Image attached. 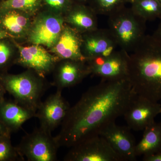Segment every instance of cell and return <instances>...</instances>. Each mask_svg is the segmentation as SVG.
I'll list each match as a JSON object with an SVG mask.
<instances>
[{
	"label": "cell",
	"mask_w": 161,
	"mask_h": 161,
	"mask_svg": "<svg viewBox=\"0 0 161 161\" xmlns=\"http://www.w3.org/2000/svg\"><path fill=\"white\" fill-rule=\"evenodd\" d=\"M128 79L103 80L84 92L70 108L54 136L59 147H70L95 136L124 113L135 98Z\"/></svg>",
	"instance_id": "6da1fadb"
},
{
	"label": "cell",
	"mask_w": 161,
	"mask_h": 161,
	"mask_svg": "<svg viewBox=\"0 0 161 161\" xmlns=\"http://www.w3.org/2000/svg\"><path fill=\"white\" fill-rule=\"evenodd\" d=\"M128 80L137 95L161 100V42L146 35L129 53Z\"/></svg>",
	"instance_id": "7a4b0ae2"
},
{
	"label": "cell",
	"mask_w": 161,
	"mask_h": 161,
	"mask_svg": "<svg viewBox=\"0 0 161 161\" xmlns=\"http://www.w3.org/2000/svg\"><path fill=\"white\" fill-rule=\"evenodd\" d=\"M0 80L6 92L14 97L15 101L36 114L47 88L44 78L27 69L19 75H4Z\"/></svg>",
	"instance_id": "3957f363"
},
{
	"label": "cell",
	"mask_w": 161,
	"mask_h": 161,
	"mask_svg": "<svg viewBox=\"0 0 161 161\" xmlns=\"http://www.w3.org/2000/svg\"><path fill=\"white\" fill-rule=\"evenodd\" d=\"M108 17V29L117 45L130 53L146 35L147 21L126 6Z\"/></svg>",
	"instance_id": "277c9868"
},
{
	"label": "cell",
	"mask_w": 161,
	"mask_h": 161,
	"mask_svg": "<svg viewBox=\"0 0 161 161\" xmlns=\"http://www.w3.org/2000/svg\"><path fill=\"white\" fill-rule=\"evenodd\" d=\"M51 133L40 127L27 133L17 147L19 153L29 161L58 160L60 147Z\"/></svg>",
	"instance_id": "5b68a950"
},
{
	"label": "cell",
	"mask_w": 161,
	"mask_h": 161,
	"mask_svg": "<svg viewBox=\"0 0 161 161\" xmlns=\"http://www.w3.org/2000/svg\"><path fill=\"white\" fill-rule=\"evenodd\" d=\"M65 24L63 16L40 9L34 17L27 40L50 50L58 42Z\"/></svg>",
	"instance_id": "8992f818"
},
{
	"label": "cell",
	"mask_w": 161,
	"mask_h": 161,
	"mask_svg": "<svg viewBox=\"0 0 161 161\" xmlns=\"http://www.w3.org/2000/svg\"><path fill=\"white\" fill-rule=\"evenodd\" d=\"M64 161H123L103 137L96 135L71 147Z\"/></svg>",
	"instance_id": "52a82bcc"
},
{
	"label": "cell",
	"mask_w": 161,
	"mask_h": 161,
	"mask_svg": "<svg viewBox=\"0 0 161 161\" xmlns=\"http://www.w3.org/2000/svg\"><path fill=\"white\" fill-rule=\"evenodd\" d=\"M129 54L120 49L86 60L91 74L103 80L128 79Z\"/></svg>",
	"instance_id": "ba28073f"
},
{
	"label": "cell",
	"mask_w": 161,
	"mask_h": 161,
	"mask_svg": "<svg viewBox=\"0 0 161 161\" xmlns=\"http://www.w3.org/2000/svg\"><path fill=\"white\" fill-rule=\"evenodd\" d=\"M14 43L18 51L16 62L43 78L53 72L56 64L60 60L41 45L23 46L17 42Z\"/></svg>",
	"instance_id": "9c48e42d"
},
{
	"label": "cell",
	"mask_w": 161,
	"mask_h": 161,
	"mask_svg": "<svg viewBox=\"0 0 161 161\" xmlns=\"http://www.w3.org/2000/svg\"><path fill=\"white\" fill-rule=\"evenodd\" d=\"M70 106L62 95V91L57 90L39 106L36 116L40 122V127L52 133L63 122Z\"/></svg>",
	"instance_id": "30bf717a"
},
{
	"label": "cell",
	"mask_w": 161,
	"mask_h": 161,
	"mask_svg": "<svg viewBox=\"0 0 161 161\" xmlns=\"http://www.w3.org/2000/svg\"><path fill=\"white\" fill-rule=\"evenodd\" d=\"M130 130L128 126L118 125L114 121L107 125L99 132V135L108 142L123 161H136L137 157L135 138Z\"/></svg>",
	"instance_id": "8fae6325"
},
{
	"label": "cell",
	"mask_w": 161,
	"mask_h": 161,
	"mask_svg": "<svg viewBox=\"0 0 161 161\" xmlns=\"http://www.w3.org/2000/svg\"><path fill=\"white\" fill-rule=\"evenodd\" d=\"M161 104L147 98L136 95L123 116L128 126L135 131L143 130L153 123L160 114Z\"/></svg>",
	"instance_id": "7c38bea8"
},
{
	"label": "cell",
	"mask_w": 161,
	"mask_h": 161,
	"mask_svg": "<svg viewBox=\"0 0 161 161\" xmlns=\"http://www.w3.org/2000/svg\"><path fill=\"white\" fill-rule=\"evenodd\" d=\"M53 72V84L60 91L76 86L91 74L86 61L70 59L59 60Z\"/></svg>",
	"instance_id": "4fadbf2b"
},
{
	"label": "cell",
	"mask_w": 161,
	"mask_h": 161,
	"mask_svg": "<svg viewBox=\"0 0 161 161\" xmlns=\"http://www.w3.org/2000/svg\"><path fill=\"white\" fill-rule=\"evenodd\" d=\"M118 47L108 29H97L82 34L81 53L86 60L107 56Z\"/></svg>",
	"instance_id": "5bb4252c"
},
{
	"label": "cell",
	"mask_w": 161,
	"mask_h": 161,
	"mask_svg": "<svg viewBox=\"0 0 161 161\" xmlns=\"http://www.w3.org/2000/svg\"><path fill=\"white\" fill-rule=\"evenodd\" d=\"M82 34L65 24L58 42L50 50L60 60L86 61L81 53Z\"/></svg>",
	"instance_id": "9a60e30c"
},
{
	"label": "cell",
	"mask_w": 161,
	"mask_h": 161,
	"mask_svg": "<svg viewBox=\"0 0 161 161\" xmlns=\"http://www.w3.org/2000/svg\"><path fill=\"white\" fill-rule=\"evenodd\" d=\"M97 15L88 5L75 3L64 18L65 24L82 34L98 28Z\"/></svg>",
	"instance_id": "2e32d148"
},
{
	"label": "cell",
	"mask_w": 161,
	"mask_h": 161,
	"mask_svg": "<svg viewBox=\"0 0 161 161\" xmlns=\"http://www.w3.org/2000/svg\"><path fill=\"white\" fill-rule=\"evenodd\" d=\"M34 16L15 9L0 13V24L11 37H27Z\"/></svg>",
	"instance_id": "e0dca14e"
},
{
	"label": "cell",
	"mask_w": 161,
	"mask_h": 161,
	"mask_svg": "<svg viewBox=\"0 0 161 161\" xmlns=\"http://www.w3.org/2000/svg\"><path fill=\"white\" fill-rule=\"evenodd\" d=\"M36 116V112L16 102L4 100L0 104V119L10 132L21 129L27 120Z\"/></svg>",
	"instance_id": "ac0fdd59"
},
{
	"label": "cell",
	"mask_w": 161,
	"mask_h": 161,
	"mask_svg": "<svg viewBox=\"0 0 161 161\" xmlns=\"http://www.w3.org/2000/svg\"><path fill=\"white\" fill-rule=\"evenodd\" d=\"M143 130L142 139L136 146V157L146 156L161 152V122L154 121Z\"/></svg>",
	"instance_id": "d6986e66"
},
{
	"label": "cell",
	"mask_w": 161,
	"mask_h": 161,
	"mask_svg": "<svg viewBox=\"0 0 161 161\" xmlns=\"http://www.w3.org/2000/svg\"><path fill=\"white\" fill-rule=\"evenodd\" d=\"M130 4L133 12L146 21L161 19V4L158 0H131Z\"/></svg>",
	"instance_id": "ffe728a7"
},
{
	"label": "cell",
	"mask_w": 161,
	"mask_h": 161,
	"mask_svg": "<svg viewBox=\"0 0 161 161\" xmlns=\"http://www.w3.org/2000/svg\"><path fill=\"white\" fill-rule=\"evenodd\" d=\"M41 0H4L0 3V13L15 9L35 16L41 9Z\"/></svg>",
	"instance_id": "44dd1931"
},
{
	"label": "cell",
	"mask_w": 161,
	"mask_h": 161,
	"mask_svg": "<svg viewBox=\"0 0 161 161\" xmlns=\"http://www.w3.org/2000/svg\"><path fill=\"white\" fill-rule=\"evenodd\" d=\"M131 0H90L89 6L97 15L108 16L126 6Z\"/></svg>",
	"instance_id": "7402d4cb"
},
{
	"label": "cell",
	"mask_w": 161,
	"mask_h": 161,
	"mask_svg": "<svg viewBox=\"0 0 161 161\" xmlns=\"http://www.w3.org/2000/svg\"><path fill=\"white\" fill-rule=\"evenodd\" d=\"M24 160L17 149L12 145L10 135L0 136V161Z\"/></svg>",
	"instance_id": "603a6c76"
},
{
	"label": "cell",
	"mask_w": 161,
	"mask_h": 161,
	"mask_svg": "<svg viewBox=\"0 0 161 161\" xmlns=\"http://www.w3.org/2000/svg\"><path fill=\"white\" fill-rule=\"evenodd\" d=\"M74 0H41V9L64 16L74 4Z\"/></svg>",
	"instance_id": "cb8c5ba5"
},
{
	"label": "cell",
	"mask_w": 161,
	"mask_h": 161,
	"mask_svg": "<svg viewBox=\"0 0 161 161\" xmlns=\"http://www.w3.org/2000/svg\"><path fill=\"white\" fill-rule=\"evenodd\" d=\"M11 47L8 43L3 41H0V69L7 66L11 59Z\"/></svg>",
	"instance_id": "d4e9b609"
},
{
	"label": "cell",
	"mask_w": 161,
	"mask_h": 161,
	"mask_svg": "<svg viewBox=\"0 0 161 161\" xmlns=\"http://www.w3.org/2000/svg\"><path fill=\"white\" fill-rule=\"evenodd\" d=\"M143 161H161V152L152 154V155L143 156Z\"/></svg>",
	"instance_id": "484cf974"
},
{
	"label": "cell",
	"mask_w": 161,
	"mask_h": 161,
	"mask_svg": "<svg viewBox=\"0 0 161 161\" xmlns=\"http://www.w3.org/2000/svg\"><path fill=\"white\" fill-rule=\"evenodd\" d=\"M10 132L0 119V136L10 135Z\"/></svg>",
	"instance_id": "4316f807"
},
{
	"label": "cell",
	"mask_w": 161,
	"mask_h": 161,
	"mask_svg": "<svg viewBox=\"0 0 161 161\" xmlns=\"http://www.w3.org/2000/svg\"><path fill=\"white\" fill-rule=\"evenodd\" d=\"M153 35L161 42V19L158 27Z\"/></svg>",
	"instance_id": "83f0119b"
},
{
	"label": "cell",
	"mask_w": 161,
	"mask_h": 161,
	"mask_svg": "<svg viewBox=\"0 0 161 161\" xmlns=\"http://www.w3.org/2000/svg\"><path fill=\"white\" fill-rule=\"evenodd\" d=\"M6 92L2 81L0 80V104L5 100L4 97L5 92Z\"/></svg>",
	"instance_id": "f1b7e54d"
},
{
	"label": "cell",
	"mask_w": 161,
	"mask_h": 161,
	"mask_svg": "<svg viewBox=\"0 0 161 161\" xmlns=\"http://www.w3.org/2000/svg\"><path fill=\"white\" fill-rule=\"evenodd\" d=\"M11 37L10 35L8 34L5 31L0 28V40L6 38Z\"/></svg>",
	"instance_id": "f546056e"
},
{
	"label": "cell",
	"mask_w": 161,
	"mask_h": 161,
	"mask_svg": "<svg viewBox=\"0 0 161 161\" xmlns=\"http://www.w3.org/2000/svg\"><path fill=\"white\" fill-rule=\"evenodd\" d=\"M90 1V0H74V3L76 4L86 5H88Z\"/></svg>",
	"instance_id": "4dcf8cb0"
},
{
	"label": "cell",
	"mask_w": 161,
	"mask_h": 161,
	"mask_svg": "<svg viewBox=\"0 0 161 161\" xmlns=\"http://www.w3.org/2000/svg\"><path fill=\"white\" fill-rule=\"evenodd\" d=\"M159 2L161 4V0H158Z\"/></svg>",
	"instance_id": "1f68e13d"
},
{
	"label": "cell",
	"mask_w": 161,
	"mask_h": 161,
	"mask_svg": "<svg viewBox=\"0 0 161 161\" xmlns=\"http://www.w3.org/2000/svg\"><path fill=\"white\" fill-rule=\"evenodd\" d=\"M160 113L161 114V108H160Z\"/></svg>",
	"instance_id": "d6a6232c"
}]
</instances>
